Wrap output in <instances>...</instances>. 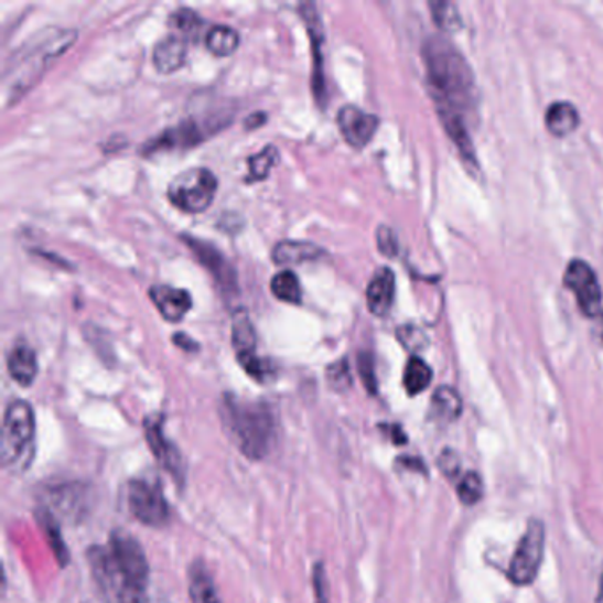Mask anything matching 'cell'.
Returning <instances> with one entry per match:
<instances>
[{
    "mask_svg": "<svg viewBox=\"0 0 603 603\" xmlns=\"http://www.w3.org/2000/svg\"><path fill=\"white\" fill-rule=\"evenodd\" d=\"M222 420L239 452L251 462L265 461L277 444V414L266 402H245L225 395Z\"/></svg>",
    "mask_w": 603,
    "mask_h": 603,
    "instance_id": "1",
    "label": "cell"
},
{
    "mask_svg": "<svg viewBox=\"0 0 603 603\" xmlns=\"http://www.w3.org/2000/svg\"><path fill=\"white\" fill-rule=\"evenodd\" d=\"M421 54L430 85L434 87L435 104L450 105L461 112L474 90V75L464 55L444 36L424 41Z\"/></svg>",
    "mask_w": 603,
    "mask_h": 603,
    "instance_id": "2",
    "label": "cell"
},
{
    "mask_svg": "<svg viewBox=\"0 0 603 603\" xmlns=\"http://www.w3.org/2000/svg\"><path fill=\"white\" fill-rule=\"evenodd\" d=\"M75 31H49L31 41L13 55L11 66L6 67L2 78V98L6 107L17 104L32 85L40 80L46 67L54 63L64 50L75 41Z\"/></svg>",
    "mask_w": 603,
    "mask_h": 603,
    "instance_id": "3",
    "label": "cell"
},
{
    "mask_svg": "<svg viewBox=\"0 0 603 603\" xmlns=\"http://www.w3.org/2000/svg\"><path fill=\"white\" fill-rule=\"evenodd\" d=\"M90 577L101 603H149L148 585L131 575L108 547L93 546L87 550Z\"/></svg>",
    "mask_w": 603,
    "mask_h": 603,
    "instance_id": "4",
    "label": "cell"
},
{
    "mask_svg": "<svg viewBox=\"0 0 603 603\" xmlns=\"http://www.w3.org/2000/svg\"><path fill=\"white\" fill-rule=\"evenodd\" d=\"M36 435V414L31 403L25 400H13L6 407L2 421V450L0 459L4 467H19L23 459H29V452Z\"/></svg>",
    "mask_w": 603,
    "mask_h": 603,
    "instance_id": "5",
    "label": "cell"
},
{
    "mask_svg": "<svg viewBox=\"0 0 603 603\" xmlns=\"http://www.w3.org/2000/svg\"><path fill=\"white\" fill-rule=\"evenodd\" d=\"M41 506L55 519L80 524L95 506V492L84 482H63L41 488Z\"/></svg>",
    "mask_w": 603,
    "mask_h": 603,
    "instance_id": "6",
    "label": "cell"
},
{
    "mask_svg": "<svg viewBox=\"0 0 603 603\" xmlns=\"http://www.w3.org/2000/svg\"><path fill=\"white\" fill-rule=\"evenodd\" d=\"M218 180L207 169H190L169 184L166 195L172 206L190 215H197L215 201Z\"/></svg>",
    "mask_w": 603,
    "mask_h": 603,
    "instance_id": "7",
    "label": "cell"
},
{
    "mask_svg": "<svg viewBox=\"0 0 603 603\" xmlns=\"http://www.w3.org/2000/svg\"><path fill=\"white\" fill-rule=\"evenodd\" d=\"M546 526L538 519H531L526 526L514 558L509 561L508 579L515 585H529L537 579L546 552Z\"/></svg>",
    "mask_w": 603,
    "mask_h": 603,
    "instance_id": "8",
    "label": "cell"
},
{
    "mask_svg": "<svg viewBox=\"0 0 603 603\" xmlns=\"http://www.w3.org/2000/svg\"><path fill=\"white\" fill-rule=\"evenodd\" d=\"M128 509L134 519L149 528H165L170 523V508L160 485L146 480H131L126 488Z\"/></svg>",
    "mask_w": 603,
    "mask_h": 603,
    "instance_id": "9",
    "label": "cell"
},
{
    "mask_svg": "<svg viewBox=\"0 0 603 603\" xmlns=\"http://www.w3.org/2000/svg\"><path fill=\"white\" fill-rule=\"evenodd\" d=\"M564 286L575 295L577 304L588 317H596L602 313V289L599 278L584 260L575 259L564 271Z\"/></svg>",
    "mask_w": 603,
    "mask_h": 603,
    "instance_id": "10",
    "label": "cell"
},
{
    "mask_svg": "<svg viewBox=\"0 0 603 603\" xmlns=\"http://www.w3.org/2000/svg\"><path fill=\"white\" fill-rule=\"evenodd\" d=\"M143 430H146V441H148L149 450L157 459L158 464L172 474L177 485H183L186 478V470H184L183 456L180 450L170 443L169 439L163 434V418L154 414L149 416L148 420L143 421Z\"/></svg>",
    "mask_w": 603,
    "mask_h": 603,
    "instance_id": "11",
    "label": "cell"
},
{
    "mask_svg": "<svg viewBox=\"0 0 603 603\" xmlns=\"http://www.w3.org/2000/svg\"><path fill=\"white\" fill-rule=\"evenodd\" d=\"M336 122H338L340 131L344 134L345 142L354 149H363L368 146L379 128V117L363 112L362 108L354 107V105H345L340 108Z\"/></svg>",
    "mask_w": 603,
    "mask_h": 603,
    "instance_id": "12",
    "label": "cell"
},
{
    "mask_svg": "<svg viewBox=\"0 0 603 603\" xmlns=\"http://www.w3.org/2000/svg\"><path fill=\"white\" fill-rule=\"evenodd\" d=\"M183 241L190 246L198 262L209 269V273L216 278L219 287H224L225 292L237 291L236 271L218 248L192 236H183Z\"/></svg>",
    "mask_w": 603,
    "mask_h": 603,
    "instance_id": "13",
    "label": "cell"
},
{
    "mask_svg": "<svg viewBox=\"0 0 603 603\" xmlns=\"http://www.w3.org/2000/svg\"><path fill=\"white\" fill-rule=\"evenodd\" d=\"M233 345L237 354V362L245 372H254L259 368L262 358L257 356V335L248 313L239 312L233 319Z\"/></svg>",
    "mask_w": 603,
    "mask_h": 603,
    "instance_id": "14",
    "label": "cell"
},
{
    "mask_svg": "<svg viewBox=\"0 0 603 603\" xmlns=\"http://www.w3.org/2000/svg\"><path fill=\"white\" fill-rule=\"evenodd\" d=\"M439 119L443 122L444 131L448 137L455 143V148L461 152L462 160L465 165L471 169H478L476 161V151H474L473 142H471L470 131L465 128L464 117L450 105L438 104Z\"/></svg>",
    "mask_w": 603,
    "mask_h": 603,
    "instance_id": "15",
    "label": "cell"
},
{
    "mask_svg": "<svg viewBox=\"0 0 603 603\" xmlns=\"http://www.w3.org/2000/svg\"><path fill=\"white\" fill-rule=\"evenodd\" d=\"M149 298L157 306L161 317L169 322H180L192 310V294L184 289L170 286H154L149 291Z\"/></svg>",
    "mask_w": 603,
    "mask_h": 603,
    "instance_id": "16",
    "label": "cell"
},
{
    "mask_svg": "<svg viewBox=\"0 0 603 603\" xmlns=\"http://www.w3.org/2000/svg\"><path fill=\"white\" fill-rule=\"evenodd\" d=\"M301 17H303L304 23H306V31H309L310 40H312L313 46V61H315V69H313L312 89L317 104L322 105L324 96H326V87H324V76H322L321 64L322 54L321 46L324 43V31H322V22L319 19L317 8L315 4H301Z\"/></svg>",
    "mask_w": 603,
    "mask_h": 603,
    "instance_id": "17",
    "label": "cell"
},
{
    "mask_svg": "<svg viewBox=\"0 0 603 603\" xmlns=\"http://www.w3.org/2000/svg\"><path fill=\"white\" fill-rule=\"evenodd\" d=\"M204 139L202 128L193 119H186L181 125L172 126L163 131L160 137L151 140L146 148V154L149 152L161 151V149H186L197 146Z\"/></svg>",
    "mask_w": 603,
    "mask_h": 603,
    "instance_id": "18",
    "label": "cell"
},
{
    "mask_svg": "<svg viewBox=\"0 0 603 603\" xmlns=\"http://www.w3.org/2000/svg\"><path fill=\"white\" fill-rule=\"evenodd\" d=\"M395 273L389 268H379L367 287V304L377 317H385L395 301Z\"/></svg>",
    "mask_w": 603,
    "mask_h": 603,
    "instance_id": "19",
    "label": "cell"
},
{
    "mask_svg": "<svg viewBox=\"0 0 603 603\" xmlns=\"http://www.w3.org/2000/svg\"><path fill=\"white\" fill-rule=\"evenodd\" d=\"M186 54H189V41L172 34V36L163 37L154 46L152 63L160 73H174L183 66Z\"/></svg>",
    "mask_w": 603,
    "mask_h": 603,
    "instance_id": "20",
    "label": "cell"
},
{
    "mask_svg": "<svg viewBox=\"0 0 603 603\" xmlns=\"http://www.w3.org/2000/svg\"><path fill=\"white\" fill-rule=\"evenodd\" d=\"M273 262L277 266H295L310 262V260H319L326 257V251L322 250L321 246L309 241H280L273 248Z\"/></svg>",
    "mask_w": 603,
    "mask_h": 603,
    "instance_id": "21",
    "label": "cell"
},
{
    "mask_svg": "<svg viewBox=\"0 0 603 603\" xmlns=\"http://www.w3.org/2000/svg\"><path fill=\"white\" fill-rule=\"evenodd\" d=\"M8 372L14 383L29 388L37 377L36 353L29 345H17L8 354Z\"/></svg>",
    "mask_w": 603,
    "mask_h": 603,
    "instance_id": "22",
    "label": "cell"
},
{
    "mask_svg": "<svg viewBox=\"0 0 603 603\" xmlns=\"http://www.w3.org/2000/svg\"><path fill=\"white\" fill-rule=\"evenodd\" d=\"M581 122V116L579 110L568 101H556L550 105L546 112V126L547 130L554 137H568L579 128Z\"/></svg>",
    "mask_w": 603,
    "mask_h": 603,
    "instance_id": "23",
    "label": "cell"
},
{
    "mask_svg": "<svg viewBox=\"0 0 603 603\" xmlns=\"http://www.w3.org/2000/svg\"><path fill=\"white\" fill-rule=\"evenodd\" d=\"M36 520L41 529L45 531L46 541H49L50 549L54 552L57 563L63 568L67 567L69 564V550H67L63 532L58 528V520L43 506L36 512Z\"/></svg>",
    "mask_w": 603,
    "mask_h": 603,
    "instance_id": "24",
    "label": "cell"
},
{
    "mask_svg": "<svg viewBox=\"0 0 603 603\" xmlns=\"http://www.w3.org/2000/svg\"><path fill=\"white\" fill-rule=\"evenodd\" d=\"M462 414V398L450 386H439L432 397V416L434 420L452 423Z\"/></svg>",
    "mask_w": 603,
    "mask_h": 603,
    "instance_id": "25",
    "label": "cell"
},
{
    "mask_svg": "<svg viewBox=\"0 0 603 603\" xmlns=\"http://www.w3.org/2000/svg\"><path fill=\"white\" fill-rule=\"evenodd\" d=\"M190 593L195 603H222L215 590V582L202 561H195L190 568Z\"/></svg>",
    "mask_w": 603,
    "mask_h": 603,
    "instance_id": "26",
    "label": "cell"
},
{
    "mask_svg": "<svg viewBox=\"0 0 603 603\" xmlns=\"http://www.w3.org/2000/svg\"><path fill=\"white\" fill-rule=\"evenodd\" d=\"M430 383H432V370L429 365L418 356H411L407 362L406 370H403V388L407 394L411 397L423 394Z\"/></svg>",
    "mask_w": 603,
    "mask_h": 603,
    "instance_id": "27",
    "label": "cell"
},
{
    "mask_svg": "<svg viewBox=\"0 0 603 603\" xmlns=\"http://www.w3.org/2000/svg\"><path fill=\"white\" fill-rule=\"evenodd\" d=\"M206 46L216 57H227L239 46V34L227 25H215L207 32Z\"/></svg>",
    "mask_w": 603,
    "mask_h": 603,
    "instance_id": "28",
    "label": "cell"
},
{
    "mask_svg": "<svg viewBox=\"0 0 603 603\" xmlns=\"http://www.w3.org/2000/svg\"><path fill=\"white\" fill-rule=\"evenodd\" d=\"M271 292H273L277 300L286 301V303H301L300 280L292 271H280V273L274 274L273 280H271Z\"/></svg>",
    "mask_w": 603,
    "mask_h": 603,
    "instance_id": "29",
    "label": "cell"
},
{
    "mask_svg": "<svg viewBox=\"0 0 603 603\" xmlns=\"http://www.w3.org/2000/svg\"><path fill=\"white\" fill-rule=\"evenodd\" d=\"M434 22L439 28L446 32H455L462 28L461 13L456 10V6L452 2H444V0H434L429 4Z\"/></svg>",
    "mask_w": 603,
    "mask_h": 603,
    "instance_id": "30",
    "label": "cell"
},
{
    "mask_svg": "<svg viewBox=\"0 0 603 603\" xmlns=\"http://www.w3.org/2000/svg\"><path fill=\"white\" fill-rule=\"evenodd\" d=\"M280 161L278 149L273 146L262 149L248 160V170H250V181H262L268 177L269 172Z\"/></svg>",
    "mask_w": 603,
    "mask_h": 603,
    "instance_id": "31",
    "label": "cell"
},
{
    "mask_svg": "<svg viewBox=\"0 0 603 603\" xmlns=\"http://www.w3.org/2000/svg\"><path fill=\"white\" fill-rule=\"evenodd\" d=\"M485 488H483V480L478 473L470 471L462 476L459 488H456V496L464 503L465 506H473L482 500Z\"/></svg>",
    "mask_w": 603,
    "mask_h": 603,
    "instance_id": "32",
    "label": "cell"
},
{
    "mask_svg": "<svg viewBox=\"0 0 603 603\" xmlns=\"http://www.w3.org/2000/svg\"><path fill=\"white\" fill-rule=\"evenodd\" d=\"M326 380L330 388L336 394H345L353 386V376H351L349 362L347 359H338L331 363L326 368Z\"/></svg>",
    "mask_w": 603,
    "mask_h": 603,
    "instance_id": "33",
    "label": "cell"
},
{
    "mask_svg": "<svg viewBox=\"0 0 603 603\" xmlns=\"http://www.w3.org/2000/svg\"><path fill=\"white\" fill-rule=\"evenodd\" d=\"M170 25L184 34H195L201 31L202 20L195 11L183 8L170 17Z\"/></svg>",
    "mask_w": 603,
    "mask_h": 603,
    "instance_id": "34",
    "label": "cell"
},
{
    "mask_svg": "<svg viewBox=\"0 0 603 603\" xmlns=\"http://www.w3.org/2000/svg\"><path fill=\"white\" fill-rule=\"evenodd\" d=\"M398 340L400 344L406 347V349L411 351V353H420L423 351L427 345H429V338L424 335L423 331L418 330L414 326H402L397 331Z\"/></svg>",
    "mask_w": 603,
    "mask_h": 603,
    "instance_id": "35",
    "label": "cell"
},
{
    "mask_svg": "<svg viewBox=\"0 0 603 603\" xmlns=\"http://www.w3.org/2000/svg\"><path fill=\"white\" fill-rule=\"evenodd\" d=\"M312 584L315 603H330V582H327L326 567L322 561L313 564Z\"/></svg>",
    "mask_w": 603,
    "mask_h": 603,
    "instance_id": "36",
    "label": "cell"
},
{
    "mask_svg": "<svg viewBox=\"0 0 603 603\" xmlns=\"http://www.w3.org/2000/svg\"><path fill=\"white\" fill-rule=\"evenodd\" d=\"M358 372L362 377L363 385L367 388L368 394H377V377L376 367H374V358L370 353H359Z\"/></svg>",
    "mask_w": 603,
    "mask_h": 603,
    "instance_id": "37",
    "label": "cell"
},
{
    "mask_svg": "<svg viewBox=\"0 0 603 603\" xmlns=\"http://www.w3.org/2000/svg\"><path fill=\"white\" fill-rule=\"evenodd\" d=\"M377 248H379L380 254L386 255V257H397V234H395L388 225H380V227L377 228Z\"/></svg>",
    "mask_w": 603,
    "mask_h": 603,
    "instance_id": "38",
    "label": "cell"
},
{
    "mask_svg": "<svg viewBox=\"0 0 603 603\" xmlns=\"http://www.w3.org/2000/svg\"><path fill=\"white\" fill-rule=\"evenodd\" d=\"M438 465L441 473L448 476V478H455L461 473V461H459V455L453 450H444L439 455Z\"/></svg>",
    "mask_w": 603,
    "mask_h": 603,
    "instance_id": "39",
    "label": "cell"
},
{
    "mask_svg": "<svg viewBox=\"0 0 603 603\" xmlns=\"http://www.w3.org/2000/svg\"><path fill=\"white\" fill-rule=\"evenodd\" d=\"M172 340L180 349L186 351V353H195V351L201 349V345L195 340L190 338L189 335H184V333H175Z\"/></svg>",
    "mask_w": 603,
    "mask_h": 603,
    "instance_id": "40",
    "label": "cell"
},
{
    "mask_svg": "<svg viewBox=\"0 0 603 603\" xmlns=\"http://www.w3.org/2000/svg\"><path fill=\"white\" fill-rule=\"evenodd\" d=\"M266 121H268V116L265 112L251 114L245 121V128L246 130H255V128L265 125Z\"/></svg>",
    "mask_w": 603,
    "mask_h": 603,
    "instance_id": "41",
    "label": "cell"
},
{
    "mask_svg": "<svg viewBox=\"0 0 603 603\" xmlns=\"http://www.w3.org/2000/svg\"><path fill=\"white\" fill-rule=\"evenodd\" d=\"M389 430H391V438H394L395 443L397 444H403L407 441L406 434H403L402 429L400 427H397V424H394V427H389Z\"/></svg>",
    "mask_w": 603,
    "mask_h": 603,
    "instance_id": "42",
    "label": "cell"
},
{
    "mask_svg": "<svg viewBox=\"0 0 603 603\" xmlns=\"http://www.w3.org/2000/svg\"><path fill=\"white\" fill-rule=\"evenodd\" d=\"M594 603H603V567L602 573H600L599 594H596V600H594Z\"/></svg>",
    "mask_w": 603,
    "mask_h": 603,
    "instance_id": "43",
    "label": "cell"
}]
</instances>
